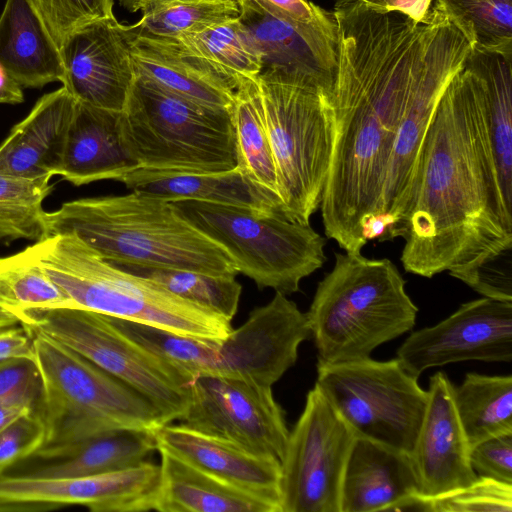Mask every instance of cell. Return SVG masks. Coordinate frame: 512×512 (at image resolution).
<instances>
[{"label":"cell","instance_id":"1","mask_svg":"<svg viewBox=\"0 0 512 512\" xmlns=\"http://www.w3.org/2000/svg\"><path fill=\"white\" fill-rule=\"evenodd\" d=\"M332 12L335 134L320 207L326 236L345 252H361L382 218L393 146L445 13L436 3L422 22L358 3H335Z\"/></svg>","mask_w":512,"mask_h":512},{"label":"cell","instance_id":"2","mask_svg":"<svg viewBox=\"0 0 512 512\" xmlns=\"http://www.w3.org/2000/svg\"><path fill=\"white\" fill-rule=\"evenodd\" d=\"M482 79L466 65L445 89L426 132L401 236L405 271L463 280L512 249V211L503 200L485 123Z\"/></svg>","mask_w":512,"mask_h":512},{"label":"cell","instance_id":"3","mask_svg":"<svg viewBox=\"0 0 512 512\" xmlns=\"http://www.w3.org/2000/svg\"><path fill=\"white\" fill-rule=\"evenodd\" d=\"M47 237L73 233L116 265L236 276L228 253L174 202L131 191L81 198L45 213Z\"/></svg>","mask_w":512,"mask_h":512},{"label":"cell","instance_id":"4","mask_svg":"<svg viewBox=\"0 0 512 512\" xmlns=\"http://www.w3.org/2000/svg\"><path fill=\"white\" fill-rule=\"evenodd\" d=\"M26 249L72 308L202 340H223L233 329L231 320L106 261L73 233L51 235Z\"/></svg>","mask_w":512,"mask_h":512},{"label":"cell","instance_id":"5","mask_svg":"<svg viewBox=\"0 0 512 512\" xmlns=\"http://www.w3.org/2000/svg\"><path fill=\"white\" fill-rule=\"evenodd\" d=\"M418 308L389 259L335 254L306 312L318 364L370 357L378 346L412 330Z\"/></svg>","mask_w":512,"mask_h":512},{"label":"cell","instance_id":"6","mask_svg":"<svg viewBox=\"0 0 512 512\" xmlns=\"http://www.w3.org/2000/svg\"><path fill=\"white\" fill-rule=\"evenodd\" d=\"M111 320L191 378L231 376L271 387L296 363L300 344L311 337L306 313L280 292L251 311L223 340L196 339L120 318Z\"/></svg>","mask_w":512,"mask_h":512},{"label":"cell","instance_id":"7","mask_svg":"<svg viewBox=\"0 0 512 512\" xmlns=\"http://www.w3.org/2000/svg\"><path fill=\"white\" fill-rule=\"evenodd\" d=\"M30 335L42 385V447L69 445L118 428L153 431L167 424L154 405L126 383L58 341Z\"/></svg>","mask_w":512,"mask_h":512},{"label":"cell","instance_id":"8","mask_svg":"<svg viewBox=\"0 0 512 512\" xmlns=\"http://www.w3.org/2000/svg\"><path fill=\"white\" fill-rule=\"evenodd\" d=\"M122 133L139 168L218 173L238 166L231 110L210 108L136 76Z\"/></svg>","mask_w":512,"mask_h":512},{"label":"cell","instance_id":"9","mask_svg":"<svg viewBox=\"0 0 512 512\" xmlns=\"http://www.w3.org/2000/svg\"><path fill=\"white\" fill-rule=\"evenodd\" d=\"M256 86L271 145L277 194L286 219L309 224L320 207L334 144V116L321 92L258 75Z\"/></svg>","mask_w":512,"mask_h":512},{"label":"cell","instance_id":"10","mask_svg":"<svg viewBox=\"0 0 512 512\" xmlns=\"http://www.w3.org/2000/svg\"><path fill=\"white\" fill-rule=\"evenodd\" d=\"M183 215L228 253L238 273L258 288L289 295L300 282L321 268L325 238L310 224L281 215L185 200L174 202Z\"/></svg>","mask_w":512,"mask_h":512},{"label":"cell","instance_id":"11","mask_svg":"<svg viewBox=\"0 0 512 512\" xmlns=\"http://www.w3.org/2000/svg\"><path fill=\"white\" fill-rule=\"evenodd\" d=\"M29 334H43L126 383L159 411L179 420L189 403L191 377L121 331L109 316L80 308L32 310L19 317Z\"/></svg>","mask_w":512,"mask_h":512},{"label":"cell","instance_id":"12","mask_svg":"<svg viewBox=\"0 0 512 512\" xmlns=\"http://www.w3.org/2000/svg\"><path fill=\"white\" fill-rule=\"evenodd\" d=\"M316 385L356 436L411 454L428 392L397 358L318 364Z\"/></svg>","mask_w":512,"mask_h":512},{"label":"cell","instance_id":"13","mask_svg":"<svg viewBox=\"0 0 512 512\" xmlns=\"http://www.w3.org/2000/svg\"><path fill=\"white\" fill-rule=\"evenodd\" d=\"M355 438L315 384L280 462L281 512H340L342 477Z\"/></svg>","mask_w":512,"mask_h":512},{"label":"cell","instance_id":"14","mask_svg":"<svg viewBox=\"0 0 512 512\" xmlns=\"http://www.w3.org/2000/svg\"><path fill=\"white\" fill-rule=\"evenodd\" d=\"M180 424L280 462L289 436L272 387L253 380L201 374L189 383Z\"/></svg>","mask_w":512,"mask_h":512},{"label":"cell","instance_id":"15","mask_svg":"<svg viewBox=\"0 0 512 512\" xmlns=\"http://www.w3.org/2000/svg\"><path fill=\"white\" fill-rule=\"evenodd\" d=\"M467 33L445 13L424 70L400 124L384 185L382 218L390 239L410 203L422 144L437 105L473 49Z\"/></svg>","mask_w":512,"mask_h":512},{"label":"cell","instance_id":"16","mask_svg":"<svg viewBox=\"0 0 512 512\" xmlns=\"http://www.w3.org/2000/svg\"><path fill=\"white\" fill-rule=\"evenodd\" d=\"M160 464L139 465L86 477L29 478L0 473V512H36L85 506L93 512L155 510Z\"/></svg>","mask_w":512,"mask_h":512},{"label":"cell","instance_id":"17","mask_svg":"<svg viewBox=\"0 0 512 512\" xmlns=\"http://www.w3.org/2000/svg\"><path fill=\"white\" fill-rule=\"evenodd\" d=\"M396 358L416 378L449 363L510 362L512 301L483 297L464 303L436 325L411 333Z\"/></svg>","mask_w":512,"mask_h":512},{"label":"cell","instance_id":"18","mask_svg":"<svg viewBox=\"0 0 512 512\" xmlns=\"http://www.w3.org/2000/svg\"><path fill=\"white\" fill-rule=\"evenodd\" d=\"M239 20L259 57V75L331 95L338 57V35L317 26L270 15L253 0H234Z\"/></svg>","mask_w":512,"mask_h":512},{"label":"cell","instance_id":"19","mask_svg":"<svg viewBox=\"0 0 512 512\" xmlns=\"http://www.w3.org/2000/svg\"><path fill=\"white\" fill-rule=\"evenodd\" d=\"M63 87L75 100L123 112L136 73L125 25L115 16L88 22L70 32L59 47Z\"/></svg>","mask_w":512,"mask_h":512},{"label":"cell","instance_id":"20","mask_svg":"<svg viewBox=\"0 0 512 512\" xmlns=\"http://www.w3.org/2000/svg\"><path fill=\"white\" fill-rule=\"evenodd\" d=\"M453 386L442 371L430 377L425 414L410 454L420 494L428 498L465 488L478 478L470 464Z\"/></svg>","mask_w":512,"mask_h":512},{"label":"cell","instance_id":"21","mask_svg":"<svg viewBox=\"0 0 512 512\" xmlns=\"http://www.w3.org/2000/svg\"><path fill=\"white\" fill-rule=\"evenodd\" d=\"M157 450L163 449L188 464L280 507V461L253 454L228 441L182 424H163L153 430Z\"/></svg>","mask_w":512,"mask_h":512},{"label":"cell","instance_id":"22","mask_svg":"<svg viewBox=\"0 0 512 512\" xmlns=\"http://www.w3.org/2000/svg\"><path fill=\"white\" fill-rule=\"evenodd\" d=\"M157 450L151 430L118 428L60 447H41L4 473L29 478H74L127 469Z\"/></svg>","mask_w":512,"mask_h":512},{"label":"cell","instance_id":"23","mask_svg":"<svg viewBox=\"0 0 512 512\" xmlns=\"http://www.w3.org/2000/svg\"><path fill=\"white\" fill-rule=\"evenodd\" d=\"M121 113L76 100L58 175L80 186L120 181L138 169L123 137Z\"/></svg>","mask_w":512,"mask_h":512},{"label":"cell","instance_id":"24","mask_svg":"<svg viewBox=\"0 0 512 512\" xmlns=\"http://www.w3.org/2000/svg\"><path fill=\"white\" fill-rule=\"evenodd\" d=\"M75 104L63 86L39 98L0 145V172L28 178L58 175Z\"/></svg>","mask_w":512,"mask_h":512},{"label":"cell","instance_id":"25","mask_svg":"<svg viewBox=\"0 0 512 512\" xmlns=\"http://www.w3.org/2000/svg\"><path fill=\"white\" fill-rule=\"evenodd\" d=\"M416 493L419 483L409 454L356 436L342 477L340 512L389 511Z\"/></svg>","mask_w":512,"mask_h":512},{"label":"cell","instance_id":"26","mask_svg":"<svg viewBox=\"0 0 512 512\" xmlns=\"http://www.w3.org/2000/svg\"><path fill=\"white\" fill-rule=\"evenodd\" d=\"M120 182L131 191L166 201L193 200L247 209L258 215L284 217L280 200L254 184L238 167L218 173L138 168Z\"/></svg>","mask_w":512,"mask_h":512},{"label":"cell","instance_id":"27","mask_svg":"<svg viewBox=\"0 0 512 512\" xmlns=\"http://www.w3.org/2000/svg\"><path fill=\"white\" fill-rule=\"evenodd\" d=\"M0 64L20 86L61 82L59 46L32 0H6L0 15Z\"/></svg>","mask_w":512,"mask_h":512},{"label":"cell","instance_id":"28","mask_svg":"<svg viewBox=\"0 0 512 512\" xmlns=\"http://www.w3.org/2000/svg\"><path fill=\"white\" fill-rule=\"evenodd\" d=\"M160 454L159 512H280L277 505L234 487L170 454Z\"/></svg>","mask_w":512,"mask_h":512},{"label":"cell","instance_id":"29","mask_svg":"<svg viewBox=\"0 0 512 512\" xmlns=\"http://www.w3.org/2000/svg\"><path fill=\"white\" fill-rule=\"evenodd\" d=\"M127 33L136 76L197 104L232 109L236 91L222 79L149 38Z\"/></svg>","mask_w":512,"mask_h":512},{"label":"cell","instance_id":"30","mask_svg":"<svg viewBox=\"0 0 512 512\" xmlns=\"http://www.w3.org/2000/svg\"><path fill=\"white\" fill-rule=\"evenodd\" d=\"M146 38L219 77L235 91L261 70L260 57L239 18L176 38Z\"/></svg>","mask_w":512,"mask_h":512},{"label":"cell","instance_id":"31","mask_svg":"<svg viewBox=\"0 0 512 512\" xmlns=\"http://www.w3.org/2000/svg\"><path fill=\"white\" fill-rule=\"evenodd\" d=\"M465 65L483 81L486 130L501 194L512 211V60L473 48Z\"/></svg>","mask_w":512,"mask_h":512},{"label":"cell","instance_id":"32","mask_svg":"<svg viewBox=\"0 0 512 512\" xmlns=\"http://www.w3.org/2000/svg\"><path fill=\"white\" fill-rule=\"evenodd\" d=\"M453 400L470 449L477 443L512 433V376L470 372L453 386Z\"/></svg>","mask_w":512,"mask_h":512},{"label":"cell","instance_id":"33","mask_svg":"<svg viewBox=\"0 0 512 512\" xmlns=\"http://www.w3.org/2000/svg\"><path fill=\"white\" fill-rule=\"evenodd\" d=\"M231 116L237 167L254 184L279 199L276 168L258 96L256 78L246 81L236 90Z\"/></svg>","mask_w":512,"mask_h":512},{"label":"cell","instance_id":"34","mask_svg":"<svg viewBox=\"0 0 512 512\" xmlns=\"http://www.w3.org/2000/svg\"><path fill=\"white\" fill-rule=\"evenodd\" d=\"M140 11L141 19L126 29L151 38H176L239 17L234 0H146Z\"/></svg>","mask_w":512,"mask_h":512},{"label":"cell","instance_id":"35","mask_svg":"<svg viewBox=\"0 0 512 512\" xmlns=\"http://www.w3.org/2000/svg\"><path fill=\"white\" fill-rule=\"evenodd\" d=\"M0 308L19 321L28 311L72 308V305L25 248L0 257Z\"/></svg>","mask_w":512,"mask_h":512},{"label":"cell","instance_id":"36","mask_svg":"<svg viewBox=\"0 0 512 512\" xmlns=\"http://www.w3.org/2000/svg\"><path fill=\"white\" fill-rule=\"evenodd\" d=\"M51 176L28 178L0 172V241H40L47 237L43 209L53 190Z\"/></svg>","mask_w":512,"mask_h":512},{"label":"cell","instance_id":"37","mask_svg":"<svg viewBox=\"0 0 512 512\" xmlns=\"http://www.w3.org/2000/svg\"><path fill=\"white\" fill-rule=\"evenodd\" d=\"M147 278L174 295L232 320L238 310L242 287L235 276L212 275L183 269L118 265Z\"/></svg>","mask_w":512,"mask_h":512},{"label":"cell","instance_id":"38","mask_svg":"<svg viewBox=\"0 0 512 512\" xmlns=\"http://www.w3.org/2000/svg\"><path fill=\"white\" fill-rule=\"evenodd\" d=\"M467 33L473 48L512 60V0H434Z\"/></svg>","mask_w":512,"mask_h":512},{"label":"cell","instance_id":"39","mask_svg":"<svg viewBox=\"0 0 512 512\" xmlns=\"http://www.w3.org/2000/svg\"><path fill=\"white\" fill-rule=\"evenodd\" d=\"M432 499L434 512H512V484L478 476L469 486Z\"/></svg>","mask_w":512,"mask_h":512},{"label":"cell","instance_id":"40","mask_svg":"<svg viewBox=\"0 0 512 512\" xmlns=\"http://www.w3.org/2000/svg\"><path fill=\"white\" fill-rule=\"evenodd\" d=\"M51 35L60 47L76 28L113 17V0H32Z\"/></svg>","mask_w":512,"mask_h":512},{"label":"cell","instance_id":"41","mask_svg":"<svg viewBox=\"0 0 512 512\" xmlns=\"http://www.w3.org/2000/svg\"><path fill=\"white\" fill-rule=\"evenodd\" d=\"M45 440V426L37 412L18 417L0 431V473L40 449Z\"/></svg>","mask_w":512,"mask_h":512},{"label":"cell","instance_id":"42","mask_svg":"<svg viewBox=\"0 0 512 512\" xmlns=\"http://www.w3.org/2000/svg\"><path fill=\"white\" fill-rule=\"evenodd\" d=\"M41 399V379L34 360L15 359L0 364V402L25 403L40 414Z\"/></svg>","mask_w":512,"mask_h":512},{"label":"cell","instance_id":"43","mask_svg":"<svg viewBox=\"0 0 512 512\" xmlns=\"http://www.w3.org/2000/svg\"><path fill=\"white\" fill-rule=\"evenodd\" d=\"M462 282L486 298L512 301V249L488 258Z\"/></svg>","mask_w":512,"mask_h":512},{"label":"cell","instance_id":"44","mask_svg":"<svg viewBox=\"0 0 512 512\" xmlns=\"http://www.w3.org/2000/svg\"><path fill=\"white\" fill-rule=\"evenodd\" d=\"M469 459L478 476L512 484V433L477 443L470 449Z\"/></svg>","mask_w":512,"mask_h":512},{"label":"cell","instance_id":"45","mask_svg":"<svg viewBox=\"0 0 512 512\" xmlns=\"http://www.w3.org/2000/svg\"><path fill=\"white\" fill-rule=\"evenodd\" d=\"M272 16L295 23L317 26L337 34V24L332 11H326L310 0H253Z\"/></svg>","mask_w":512,"mask_h":512},{"label":"cell","instance_id":"46","mask_svg":"<svg viewBox=\"0 0 512 512\" xmlns=\"http://www.w3.org/2000/svg\"><path fill=\"white\" fill-rule=\"evenodd\" d=\"M336 3H358L379 13L398 12L422 22L431 12L434 0H335Z\"/></svg>","mask_w":512,"mask_h":512},{"label":"cell","instance_id":"47","mask_svg":"<svg viewBox=\"0 0 512 512\" xmlns=\"http://www.w3.org/2000/svg\"><path fill=\"white\" fill-rule=\"evenodd\" d=\"M15 359L34 360L33 337L21 325L0 331V364Z\"/></svg>","mask_w":512,"mask_h":512},{"label":"cell","instance_id":"48","mask_svg":"<svg viewBox=\"0 0 512 512\" xmlns=\"http://www.w3.org/2000/svg\"><path fill=\"white\" fill-rule=\"evenodd\" d=\"M24 101L21 86L16 83L0 64V103L18 104Z\"/></svg>","mask_w":512,"mask_h":512},{"label":"cell","instance_id":"49","mask_svg":"<svg viewBox=\"0 0 512 512\" xmlns=\"http://www.w3.org/2000/svg\"><path fill=\"white\" fill-rule=\"evenodd\" d=\"M31 412L37 411L25 403L0 402V431L18 417Z\"/></svg>","mask_w":512,"mask_h":512},{"label":"cell","instance_id":"50","mask_svg":"<svg viewBox=\"0 0 512 512\" xmlns=\"http://www.w3.org/2000/svg\"><path fill=\"white\" fill-rule=\"evenodd\" d=\"M19 324L18 319L0 308V331Z\"/></svg>","mask_w":512,"mask_h":512},{"label":"cell","instance_id":"51","mask_svg":"<svg viewBox=\"0 0 512 512\" xmlns=\"http://www.w3.org/2000/svg\"><path fill=\"white\" fill-rule=\"evenodd\" d=\"M146 0H118L121 7L130 13L140 11L142 4Z\"/></svg>","mask_w":512,"mask_h":512}]
</instances>
